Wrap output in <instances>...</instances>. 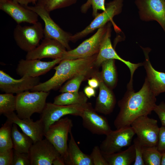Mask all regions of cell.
<instances>
[{
  "instance_id": "cell-1",
  "label": "cell",
  "mask_w": 165,
  "mask_h": 165,
  "mask_svg": "<svg viewBox=\"0 0 165 165\" xmlns=\"http://www.w3.org/2000/svg\"><path fill=\"white\" fill-rule=\"evenodd\" d=\"M156 96L145 79L141 88L135 92L127 89L123 98L118 102L119 111L114 122L116 129L130 126L138 118L151 114L156 105Z\"/></svg>"
},
{
  "instance_id": "cell-2",
  "label": "cell",
  "mask_w": 165,
  "mask_h": 165,
  "mask_svg": "<svg viewBox=\"0 0 165 165\" xmlns=\"http://www.w3.org/2000/svg\"><path fill=\"white\" fill-rule=\"evenodd\" d=\"M97 54L92 56L74 60H62L53 69V75L46 81L40 82L34 87L31 91L49 92L60 88L62 85L75 76L81 74H88L96 75L99 68L95 64Z\"/></svg>"
},
{
  "instance_id": "cell-3",
  "label": "cell",
  "mask_w": 165,
  "mask_h": 165,
  "mask_svg": "<svg viewBox=\"0 0 165 165\" xmlns=\"http://www.w3.org/2000/svg\"><path fill=\"white\" fill-rule=\"evenodd\" d=\"M50 92L25 91L16 96L17 115L21 119H31L35 113L41 114L46 104Z\"/></svg>"
},
{
  "instance_id": "cell-4",
  "label": "cell",
  "mask_w": 165,
  "mask_h": 165,
  "mask_svg": "<svg viewBox=\"0 0 165 165\" xmlns=\"http://www.w3.org/2000/svg\"><path fill=\"white\" fill-rule=\"evenodd\" d=\"M73 123L68 117L61 118L49 127L44 136L51 142L64 158L67 155L68 135L72 131Z\"/></svg>"
},
{
  "instance_id": "cell-5",
  "label": "cell",
  "mask_w": 165,
  "mask_h": 165,
  "mask_svg": "<svg viewBox=\"0 0 165 165\" xmlns=\"http://www.w3.org/2000/svg\"><path fill=\"white\" fill-rule=\"evenodd\" d=\"M43 28L41 23L38 21L29 26H22L17 24L13 32L16 45L27 53L33 50L44 38Z\"/></svg>"
},
{
  "instance_id": "cell-6",
  "label": "cell",
  "mask_w": 165,
  "mask_h": 165,
  "mask_svg": "<svg viewBox=\"0 0 165 165\" xmlns=\"http://www.w3.org/2000/svg\"><path fill=\"white\" fill-rule=\"evenodd\" d=\"M90 103L60 105L46 103L39 119L44 126V133L50 125L64 116L69 115L80 117Z\"/></svg>"
},
{
  "instance_id": "cell-7",
  "label": "cell",
  "mask_w": 165,
  "mask_h": 165,
  "mask_svg": "<svg viewBox=\"0 0 165 165\" xmlns=\"http://www.w3.org/2000/svg\"><path fill=\"white\" fill-rule=\"evenodd\" d=\"M24 6L37 13L44 21V38L55 40L62 44L68 50H71L69 43L72 35L63 30L53 20L50 16V12L37 4L34 6Z\"/></svg>"
},
{
  "instance_id": "cell-8",
  "label": "cell",
  "mask_w": 165,
  "mask_h": 165,
  "mask_svg": "<svg viewBox=\"0 0 165 165\" xmlns=\"http://www.w3.org/2000/svg\"><path fill=\"white\" fill-rule=\"evenodd\" d=\"M107 25L97 29L92 36L85 40L75 48L66 51L62 60H74L89 57L98 53L107 30Z\"/></svg>"
},
{
  "instance_id": "cell-9",
  "label": "cell",
  "mask_w": 165,
  "mask_h": 165,
  "mask_svg": "<svg viewBox=\"0 0 165 165\" xmlns=\"http://www.w3.org/2000/svg\"><path fill=\"white\" fill-rule=\"evenodd\" d=\"M123 0H113L105 5V10L99 13L90 24L82 31L72 35L70 41L75 42L86 37L97 29L101 28L122 11Z\"/></svg>"
},
{
  "instance_id": "cell-10",
  "label": "cell",
  "mask_w": 165,
  "mask_h": 165,
  "mask_svg": "<svg viewBox=\"0 0 165 165\" xmlns=\"http://www.w3.org/2000/svg\"><path fill=\"white\" fill-rule=\"evenodd\" d=\"M135 134L131 126L112 130L107 135L99 146L103 154L108 155L120 151L130 145Z\"/></svg>"
},
{
  "instance_id": "cell-11",
  "label": "cell",
  "mask_w": 165,
  "mask_h": 165,
  "mask_svg": "<svg viewBox=\"0 0 165 165\" xmlns=\"http://www.w3.org/2000/svg\"><path fill=\"white\" fill-rule=\"evenodd\" d=\"M107 30L103 39L97 54L96 60V66L99 68L102 63L108 59H112L118 60L126 65L130 72V78L129 83L127 85V88H133V76L134 72L138 68L143 66V63H133L125 60L119 56L113 47L111 41V25L110 23L108 24Z\"/></svg>"
},
{
  "instance_id": "cell-12",
  "label": "cell",
  "mask_w": 165,
  "mask_h": 165,
  "mask_svg": "<svg viewBox=\"0 0 165 165\" xmlns=\"http://www.w3.org/2000/svg\"><path fill=\"white\" fill-rule=\"evenodd\" d=\"M130 126L145 146L157 145L160 128L156 120L148 116H141L133 121Z\"/></svg>"
},
{
  "instance_id": "cell-13",
  "label": "cell",
  "mask_w": 165,
  "mask_h": 165,
  "mask_svg": "<svg viewBox=\"0 0 165 165\" xmlns=\"http://www.w3.org/2000/svg\"><path fill=\"white\" fill-rule=\"evenodd\" d=\"M141 19L157 21L165 32V0H135Z\"/></svg>"
},
{
  "instance_id": "cell-14",
  "label": "cell",
  "mask_w": 165,
  "mask_h": 165,
  "mask_svg": "<svg viewBox=\"0 0 165 165\" xmlns=\"http://www.w3.org/2000/svg\"><path fill=\"white\" fill-rule=\"evenodd\" d=\"M28 154L31 165H52L60 154L46 138L33 143Z\"/></svg>"
},
{
  "instance_id": "cell-15",
  "label": "cell",
  "mask_w": 165,
  "mask_h": 165,
  "mask_svg": "<svg viewBox=\"0 0 165 165\" xmlns=\"http://www.w3.org/2000/svg\"><path fill=\"white\" fill-rule=\"evenodd\" d=\"M39 77L23 76L19 79H15L4 71H0V89L5 93L16 94L31 90L40 83Z\"/></svg>"
},
{
  "instance_id": "cell-16",
  "label": "cell",
  "mask_w": 165,
  "mask_h": 165,
  "mask_svg": "<svg viewBox=\"0 0 165 165\" xmlns=\"http://www.w3.org/2000/svg\"><path fill=\"white\" fill-rule=\"evenodd\" d=\"M61 60V58L49 61H42L39 59H21L18 62L16 73L21 77H38L49 71Z\"/></svg>"
},
{
  "instance_id": "cell-17",
  "label": "cell",
  "mask_w": 165,
  "mask_h": 165,
  "mask_svg": "<svg viewBox=\"0 0 165 165\" xmlns=\"http://www.w3.org/2000/svg\"><path fill=\"white\" fill-rule=\"evenodd\" d=\"M80 117L83 126L93 134L106 135L112 130L107 118L98 114L91 103Z\"/></svg>"
},
{
  "instance_id": "cell-18",
  "label": "cell",
  "mask_w": 165,
  "mask_h": 165,
  "mask_svg": "<svg viewBox=\"0 0 165 165\" xmlns=\"http://www.w3.org/2000/svg\"><path fill=\"white\" fill-rule=\"evenodd\" d=\"M66 51L65 47L58 41L44 38L40 44L27 53L25 57L27 59H62Z\"/></svg>"
},
{
  "instance_id": "cell-19",
  "label": "cell",
  "mask_w": 165,
  "mask_h": 165,
  "mask_svg": "<svg viewBox=\"0 0 165 165\" xmlns=\"http://www.w3.org/2000/svg\"><path fill=\"white\" fill-rule=\"evenodd\" d=\"M0 9L10 16L17 24H34L38 22V15L18 2L11 0H0Z\"/></svg>"
},
{
  "instance_id": "cell-20",
  "label": "cell",
  "mask_w": 165,
  "mask_h": 165,
  "mask_svg": "<svg viewBox=\"0 0 165 165\" xmlns=\"http://www.w3.org/2000/svg\"><path fill=\"white\" fill-rule=\"evenodd\" d=\"M7 120L18 126L23 132L33 140L34 143L43 139L44 126L40 119L35 122L31 119H21L14 112L4 115Z\"/></svg>"
},
{
  "instance_id": "cell-21",
  "label": "cell",
  "mask_w": 165,
  "mask_h": 165,
  "mask_svg": "<svg viewBox=\"0 0 165 165\" xmlns=\"http://www.w3.org/2000/svg\"><path fill=\"white\" fill-rule=\"evenodd\" d=\"M141 48L145 56L143 63L146 73L145 79L152 91L156 97L160 93L165 92V73L158 71L152 67L149 57L151 49Z\"/></svg>"
},
{
  "instance_id": "cell-22",
  "label": "cell",
  "mask_w": 165,
  "mask_h": 165,
  "mask_svg": "<svg viewBox=\"0 0 165 165\" xmlns=\"http://www.w3.org/2000/svg\"><path fill=\"white\" fill-rule=\"evenodd\" d=\"M99 81V93L96 98L94 109L98 112L108 115L112 113L115 106L116 99L112 90L104 83L100 71L97 74Z\"/></svg>"
},
{
  "instance_id": "cell-23",
  "label": "cell",
  "mask_w": 165,
  "mask_h": 165,
  "mask_svg": "<svg viewBox=\"0 0 165 165\" xmlns=\"http://www.w3.org/2000/svg\"><path fill=\"white\" fill-rule=\"evenodd\" d=\"M68 145L67 157L64 160L67 165H93L90 155L84 153L80 150L72 131Z\"/></svg>"
},
{
  "instance_id": "cell-24",
  "label": "cell",
  "mask_w": 165,
  "mask_h": 165,
  "mask_svg": "<svg viewBox=\"0 0 165 165\" xmlns=\"http://www.w3.org/2000/svg\"><path fill=\"white\" fill-rule=\"evenodd\" d=\"M103 155L108 165H130L134 161L135 158L133 144L124 151Z\"/></svg>"
},
{
  "instance_id": "cell-25",
  "label": "cell",
  "mask_w": 165,
  "mask_h": 165,
  "mask_svg": "<svg viewBox=\"0 0 165 165\" xmlns=\"http://www.w3.org/2000/svg\"><path fill=\"white\" fill-rule=\"evenodd\" d=\"M115 62L114 59L107 60L103 61L101 65V78L106 85L112 90L116 86L118 81Z\"/></svg>"
},
{
  "instance_id": "cell-26",
  "label": "cell",
  "mask_w": 165,
  "mask_h": 165,
  "mask_svg": "<svg viewBox=\"0 0 165 165\" xmlns=\"http://www.w3.org/2000/svg\"><path fill=\"white\" fill-rule=\"evenodd\" d=\"M13 148L20 152L28 153L29 149L34 143L32 139L24 133L18 130L17 125L13 123L12 130Z\"/></svg>"
},
{
  "instance_id": "cell-27",
  "label": "cell",
  "mask_w": 165,
  "mask_h": 165,
  "mask_svg": "<svg viewBox=\"0 0 165 165\" xmlns=\"http://www.w3.org/2000/svg\"><path fill=\"white\" fill-rule=\"evenodd\" d=\"M88 97L84 93L65 92L57 96L54 98L53 103L60 105L84 104L87 102Z\"/></svg>"
},
{
  "instance_id": "cell-28",
  "label": "cell",
  "mask_w": 165,
  "mask_h": 165,
  "mask_svg": "<svg viewBox=\"0 0 165 165\" xmlns=\"http://www.w3.org/2000/svg\"><path fill=\"white\" fill-rule=\"evenodd\" d=\"M13 123L7 120L0 129V152L13 148Z\"/></svg>"
},
{
  "instance_id": "cell-29",
  "label": "cell",
  "mask_w": 165,
  "mask_h": 165,
  "mask_svg": "<svg viewBox=\"0 0 165 165\" xmlns=\"http://www.w3.org/2000/svg\"><path fill=\"white\" fill-rule=\"evenodd\" d=\"M96 76L88 74H81L76 75L69 79L60 88L59 91L62 93L65 92H78L83 81Z\"/></svg>"
},
{
  "instance_id": "cell-30",
  "label": "cell",
  "mask_w": 165,
  "mask_h": 165,
  "mask_svg": "<svg viewBox=\"0 0 165 165\" xmlns=\"http://www.w3.org/2000/svg\"><path fill=\"white\" fill-rule=\"evenodd\" d=\"M162 156L157 145L144 146L143 157L145 165H161Z\"/></svg>"
},
{
  "instance_id": "cell-31",
  "label": "cell",
  "mask_w": 165,
  "mask_h": 165,
  "mask_svg": "<svg viewBox=\"0 0 165 165\" xmlns=\"http://www.w3.org/2000/svg\"><path fill=\"white\" fill-rule=\"evenodd\" d=\"M77 0H37L36 4L49 12L64 8L75 4Z\"/></svg>"
},
{
  "instance_id": "cell-32",
  "label": "cell",
  "mask_w": 165,
  "mask_h": 165,
  "mask_svg": "<svg viewBox=\"0 0 165 165\" xmlns=\"http://www.w3.org/2000/svg\"><path fill=\"white\" fill-rule=\"evenodd\" d=\"M16 96L13 94H0V114L3 115L16 110Z\"/></svg>"
},
{
  "instance_id": "cell-33",
  "label": "cell",
  "mask_w": 165,
  "mask_h": 165,
  "mask_svg": "<svg viewBox=\"0 0 165 165\" xmlns=\"http://www.w3.org/2000/svg\"><path fill=\"white\" fill-rule=\"evenodd\" d=\"M91 6L93 9L92 15L95 17L99 14V10H105V0H87L81 6V11L82 13H85Z\"/></svg>"
},
{
  "instance_id": "cell-34",
  "label": "cell",
  "mask_w": 165,
  "mask_h": 165,
  "mask_svg": "<svg viewBox=\"0 0 165 165\" xmlns=\"http://www.w3.org/2000/svg\"><path fill=\"white\" fill-rule=\"evenodd\" d=\"M135 158L134 165H145L143 160V155L144 145L139 140L138 138H135L133 140Z\"/></svg>"
},
{
  "instance_id": "cell-35",
  "label": "cell",
  "mask_w": 165,
  "mask_h": 165,
  "mask_svg": "<svg viewBox=\"0 0 165 165\" xmlns=\"http://www.w3.org/2000/svg\"><path fill=\"white\" fill-rule=\"evenodd\" d=\"M90 156L93 165H108L98 146L94 147Z\"/></svg>"
},
{
  "instance_id": "cell-36",
  "label": "cell",
  "mask_w": 165,
  "mask_h": 165,
  "mask_svg": "<svg viewBox=\"0 0 165 165\" xmlns=\"http://www.w3.org/2000/svg\"><path fill=\"white\" fill-rule=\"evenodd\" d=\"M12 165H31L28 153L20 152L14 150Z\"/></svg>"
},
{
  "instance_id": "cell-37",
  "label": "cell",
  "mask_w": 165,
  "mask_h": 165,
  "mask_svg": "<svg viewBox=\"0 0 165 165\" xmlns=\"http://www.w3.org/2000/svg\"><path fill=\"white\" fill-rule=\"evenodd\" d=\"M13 152V148L0 152V165H12Z\"/></svg>"
},
{
  "instance_id": "cell-38",
  "label": "cell",
  "mask_w": 165,
  "mask_h": 165,
  "mask_svg": "<svg viewBox=\"0 0 165 165\" xmlns=\"http://www.w3.org/2000/svg\"><path fill=\"white\" fill-rule=\"evenodd\" d=\"M153 111L158 116L162 126L165 127V102L162 101L159 105H156Z\"/></svg>"
},
{
  "instance_id": "cell-39",
  "label": "cell",
  "mask_w": 165,
  "mask_h": 165,
  "mask_svg": "<svg viewBox=\"0 0 165 165\" xmlns=\"http://www.w3.org/2000/svg\"><path fill=\"white\" fill-rule=\"evenodd\" d=\"M157 147L161 152L165 151V127L162 126L160 128L159 139Z\"/></svg>"
},
{
  "instance_id": "cell-40",
  "label": "cell",
  "mask_w": 165,
  "mask_h": 165,
  "mask_svg": "<svg viewBox=\"0 0 165 165\" xmlns=\"http://www.w3.org/2000/svg\"><path fill=\"white\" fill-rule=\"evenodd\" d=\"M84 93L88 98L95 97L96 94L95 89L89 86H86L84 88Z\"/></svg>"
},
{
  "instance_id": "cell-41",
  "label": "cell",
  "mask_w": 165,
  "mask_h": 165,
  "mask_svg": "<svg viewBox=\"0 0 165 165\" xmlns=\"http://www.w3.org/2000/svg\"><path fill=\"white\" fill-rule=\"evenodd\" d=\"M87 80L88 84L90 86L95 89L99 87V81L97 75L89 78Z\"/></svg>"
},
{
  "instance_id": "cell-42",
  "label": "cell",
  "mask_w": 165,
  "mask_h": 165,
  "mask_svg": "<svg viewBox=\"0 0 165 165\" xmlns=\"http://www.w3.org/2000/svg\"><path fill=\"white\" fill-rule=\"evenodd\" d=\"M53 165H65L64 159L61 156L57 157L53 160Z\"/></svg>"
},
{
  "instance_id": "cell-43",
  "label": "cell",
  "mask_w": 165,
  "mask_h": 165,
  "mask_svg": "<svg viewBox=\"0 0 165 165\" xmlns=\"http://www.w3.org/2000/svg\"><path fill=\"white\" fill-rule=\"evenodd\" d=\"M18 2L24 6H28V5L32 2V0H18Z\"/></svg>"
},
{
  "instance_id": "cell-44",
  "label": "cell",
  "mask_w": 165,
  "mask_h": 165,
  "mask_svg": "<svg viewBox=\"0 0 165 165\" xmlns=\"http://www.w3.org/2000/svg\"><path fill=\"white\" fill-rule=\"evenodd\" d=\"M162 156L161 161V165H165V151L162 152Z\"/></svg>"
},
{
  "instance_id": "cell-45",
  "label": "cell",
  "mask_w": 165,
  "mask_h": 165,
  "mask_svg": "<svg viewBox=\"0 0 165 165\" xmlns=\"http://www.w3.org/2000/svg\"><path fill=\"white\" fill-rule=\"evenodd\" d=\"M37 0H32V3L33 5H35L36 4Z\"/></svg>"
},
{
  "instance_id": "cell-46",
  "label": "cell",
  "mask_w": 165,
  "mask_h": 165,
  "mask_svg": "<svg viewBox=\"0 0 165 165\" xmlns=\"http://www.w3.org/2000/svg\"><path fill=\"white\" fill-rule=\"evenodd\" d=\"M13 0L14 1L17 2H18V0Z\"/></svg>"
},
{
  "instance_id": "cell-47",
  "label": "cell",
  "mask_w": 165,
  "mask_h": 165,
  "mask_svg": "<svg viewBox=\"0 0 165 165\" xmlns=\"http://www.w3.org/2000/svg\"></svg>"
}]
</instances>
